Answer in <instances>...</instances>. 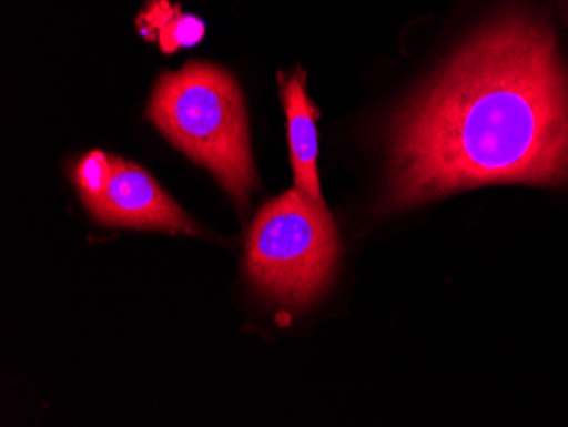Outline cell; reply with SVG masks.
Listing matches in <instances>:
<instances>
[{
	"label": "cell",
	"instance_id": "cell-4",
	"mask_svg": "<svg viewBox=\"0 0 568 427\" xmlns=\"http://www.w3.org/2000/svg\"><path fill=\"white\" fill-rule=\"evenodd\" d=\"M89 212L99 222L113 227L159 228L186 234L197 232L186 213L149 172L114 155H111L106 193Z\"/></svg>",
	"mask_w": 568,
	"mask_h": 427
},
{
	"label": "cell",
	"instance_id": "cell-5",
	"mask_svg": "<svg viewBox=\"0 0 568 427\" xmlns=\"http://www.w3.org/2000/svg\"><path fill=\"white\" fill-rule=\"evenodd\" d=\"M286 120H288L290 155L296 187L308 196L325 203L318 184L317 172V120L321 111L306 94V73L296 70L292 78L280 75Z\"/></svg>",
	"mask_w": 568,
	"mask_h": 427
},
{
	"label": "cell",
	"instance_id": "cell-1",
	"mask_svg": "<svg viewBox=\"0 0 568 427\" xmlns=\"http://www.w3.org/2000/svg\"><path fill=\"white\" fill-rule=\"evenodd\" d=\"M390 205L485 184L568 183V72L554 31L510 11L397 114Z\"/></svg>",
	"mask_w": 568,
	"mask_h": 427
},
{
	"label": "cell",
	"instance_id": "cell-6",
	"mask_svg": "<svg viewBox=\"0 0 568 427\" xmlns=\"http://www.w3.org/2000/svg\"><path fill=\"white\" fill-rule=\"evenodd\" d=\"M140 28L146 38H158L165 53L179 48L194 47L203 40L204 24L196 16L183 14L178 6L168 0H150L139 19Z\"/></svg>",
	"mask_w": 568,
	"mask_h": 427
},
{
	"label": "cell",
	"instance_id": "cell-7",
	"mask_svg": "<svg viewBox=\"0 0 568 427\" xmlns=\"http://www.w3.org/2000/svg\"><path fill=\"white\" fill-rule=\"evenodd\" d=\"M110 177L111 155L104 154L101 150H92L77 162L75 169H73V180H75L79 193L89 210L98 205L106 193Z\"/></svg>",
	"mask_w": 568,
	"mask_h": 427
},
{
	"label": "cell",
	"instance_id": "cell-8",
	"mask_svg": "<svg viewBox=\"0 0 568 427\" xmlns=\"http://www.w3.org/2000/svg\"><path fill=\"white\" fill-rule=\"evenodd\" d=\"M557 6L560 8V11L564 12L568 18V0H557Z\"/></svg>",
	"mask_w": 568,
	"mask_h": 427
},
{
	"label": "cell",
	"instance_id": "cell-3",
	"mask_svg": "<svg viewBox=\"0 0 568 427\" xmlns=\"http://www.w3.org/2000/svg\"><path fill=\"white\" fill-rule=\"evenodd\" d=\"M337 257L331 213L300 187L266 203L248 232V278L277 304H312L327 288Z\"/></svg>",
	"mask_w": 568,
	"mask_h": 427
},
{
	"label": "cell",
	"instance_id": "cell-2",
	"mask_svg": "<svg viewBox=\"0 0 568 427\" xmlns=\"http://www.w3.org/2000/svg\"><path fill=\"white\" fill-rule=\"evenodd\" d=\"M149 118L178 149L209 167L245 209L257 174L244 98L230 73L203 62L162 73L150 98Z\"/></svg>",
	"mask_w": 568,
	"mask_h": 427
}]
</instances>
